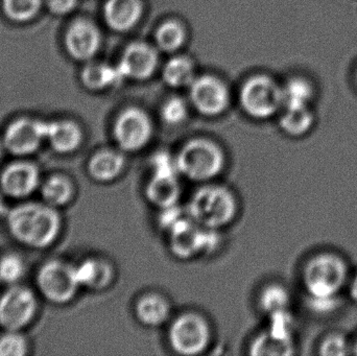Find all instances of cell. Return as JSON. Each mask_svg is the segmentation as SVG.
Instances as JSON below:
<instances>
[{
  "instance_id": "1",
  "label": "cell",
  "mask_w": 357,
  "mask_h": 356,
  "mask_svg": "<svg viewBox=\"0 0 357 356\" xmlns=\"http://www.w3.org/2000/svg\"><path fill=\"white\" fill-rule=\"evenodd\" d=\"M10 234L21 244L31 248L42 249L50 246L58 238L61 219L50 205H20L8 215Z\"/></svg>"
},
{
  "instance_id": "2",
  "label": "cell",
  "mask_w": 357,
  "mask_h": 356,
  "mask_svg": "<svg viewBox=\"0 0 357 356\" xmlns=\"http://www.w3.org/2000/svg\"><path fill=\"white\" fill-rule=\"evenodd\" d=\"M189 217L197 225L218 230L229 225L237 213V202L228 188L206 185L195 192L187 205Z\"/></svg>"
},
{
  "instance_id": "3",
  "label": "cell",
  "mask_w": 357,
  "mask_h": 356,
  "mask_svg": "<svg viewBox=\"0 0 357 356\" xmlns=\"http://www.w3.org/2000/svg\"><path fill=\"white\" fill-rule=\"evenodd\" d=\"M181 175L192 181H209L225 167V154L215 142L205 138L189 140L177 155Z\"/></svg>"
},
{
  "instance_id": "4",
  "label": "cell",
  "mask_w": 357,
  "mask_h": 356,
  "mask_svg": "<svg viewBox=\"0 0 357 356\" xmlns=\"http://www.w3.org/2000/svg\"><path fill=\"white\" fill-rule=\"evenodd\" d=\"M303 278L310 299H335L347 279V268L340 257L321 254L308 261Z\"/></svg>"
},
{
  "instance_id": "5",
  "label": "cell",
  "mask_w": 357,
  "mask_h": 356,
  "mask_svg": "<svg viewBox=\"0 0 357 356\" xmlns=\"http://www.w3.org/2000/svg\"><path fill=\"white\" fill-rule=\"evenodd\" d=\"M241 102L245 112L253 118H268L283 105L282 88L266 75H256L241 88Z\"/></svg>"
},
{
  "instance_id": "6",
  "label": "cell",
  "mask_w": 357,
  "mask_h": 356,
  "mask_svg": "<svg viewBox=\"0 0 357 356\" xmlns=\"http://www.w3.org/2000/svg\"><path fill=\"white\" fill-rule=\"evenodd\" d=\"M210 338L207 321L197 314L180 316L169 328V343L178 355H201L209 345Z\"/></svg>"
},
{
  "instance_id": "7",
  "label": "cell",
  "mask_w": 357,
  "mask_h": 356,
  "mask_svg": "<svg viewBox=\"0 0 357 356\" xmlns=\"http://www.w3.org/2000/svg\"><path fill=\"white\" fill-rule=\"evenodd\" d=\"M153 123L142 109L131 107L115 119L113 137L121 150L138 152L148 146L153 137Z\"/></svg>"
},
{
  "instance_id": "8",
  "label": "cell",
  "mask_w": 357,
  "mask_h": 356,
  "mask_svg": "<svg viewBox=\"0 0 357 356\" xmlns=\"http://www.w3.org/2000/svg\"><path fill=\"white\" fill-rule=\"evenodd\" d=\"M37 284L44 297L59 304L73 300L81 288L75 268L58 261H50L40 269Z\"/></svg>"
},
{
  "instance_id": "9",
  "label": "cell",
  "mask_w": 357,
  "mask_h": 356,
  "mask_svg": "<svg viewBox=\"0 0 357 356\" xmlns=\"http://www.w3.org/2000/svg\"><path fill=\"white\" fill-rule=\"evenodd\" d=\"M37 300L29 288L14 286L0 298V325L10 332L25 327L35 317Z\"/></svg>"
},
{
  "instance_id": "10",
  "label": "cell",
  "mask_w": 357,
  "mask_h": 356,
  "mask_svg": "<svg viewBox=\"0 0 357 356\" xmlns=\"http://www.w3.org/2000/svg\"><path fill=\"white\" fill-rule=\"evenodd\" d=\"M47 123L22 117L13 121L4 133V148L14 155L24 156L33 154L46 140Z\"/></svg>"
},
{
  "instance_id": "11",
  "label": "cell",
  "mask_w": 357,
  "mask_h": 356,
  "mask_svg": "<svg viewBox=\"0 0 357 356\" xmlns=\"http://www.w3.org/2000/svg\"><path fill=\"white\" fill-rule=\"evenodd\" d=\"M190 100L193 107L206 116L222 114L229 106V90L218 77L203 75L195 77L190 86Z\"/></svg>"
},
{
  "instance_id": "12",
  "label": "cell",
  "mask_w": 357,
  "mask_h": 356,
  "mask_svg": "<svg viewBox=\"0 0 357 356\" xmlns=\"http://www.w3.org/2000/svg\"><path fill=\"white\" fill-rule=\"evenodd\" d=\"M64 44L71 58L86 62L91 60L100 49L102 35L92 21L75 19L65 31Z\"/></svg>"
},
{
  "instance_id": "13",
  "label": "cell",
  "mask_w": 357,
  "mask_h": 356,
  "mask_svg": "<svg viewBox=\"0 0 357 356\" xmlns=\"http://www.w3.org/2000/svg\"><path fill=\"white\" fill-rule=\"evenodd\" d=\"M158 63V52L153 46L144 42H135L126 48L117 66L125 79L142 81L152 77Z\"/></svg>"
},
{
  "instance_id": "14",
  "label": "cell",
  "mask_w": 357,
  "mask_h": 356,
  "mask_svg": "<svg viewBox=\"0 0 357 356\" xmlns=\"http://www.w3.org/2000/svg\"><path fill=\"white\" fill-rule=\"evenodd\" d=\"M39 181V171L29 162L13 163L0 176L2 190L13 198H23L33 194Z\"/></svg>"
},
{
  "instance_id": "15",
  "label": "cell",
  "mask_w": 357,
  "mask_h": 356,
  "mask_svg": "<svg viewBox=\"0 0 357 356\" xmlns=\"http://www.w3.org/2000/svg\"><path fill=\"white\" fill-rule=\"evenodd\" d=\"M142 0H107L104 6L107 24L117 31L133 29L142 18Z\"/></svg>"
},
{
  "instance_id": "16",
  "label": "cell",
  "mask_w": 357,
  "mask_h": 356,
  "mask_svg": "<svg viewBox=\"0 0 357 356\" xmlns=\"http://www.w3.org/2000/svg\"><path fill=\"white\" fill-rule=\"evenodd\" d=\"M46 140L56 152L69 154L81 146L83 132L75 121H52L46 125Z\"/></svg>"
},
{
  "instance_id": "17",
  "label": "cell",
  "mask_w": 357,
  "mask_h": 356,
  "mask_svg": "<svg viewBox=\"0 0 357 356\" xmlns=\"http://www.w3.org/2000/svg\"><path fill=\"white\" fill-rule=\"evenodd\" d=\"M149 202L159 209L178 204L181 196L178 176L155 175L148 182L146 189Z\"/></svg>"
},
{
  "instance_id": "18",
  "label": "cell",
  "mask_w": 357,
  "mask_h": 356,
  "mask_svg": "<svg viewBox=\"0 0 357 356\" xmlns=\"http://www.w3.org/2000/svg\"><path fill=\"white\" fill-rule=\"evenodd\" d=\"M126 158L117 150H105L96 153L88 163L89 175L102 183L114 181L123 173Z\"/></svg>"
},
{
  "instance_id": "19",
  "label": "cell",
  "mask_w": 357,
  "mask_h": 356,
  "mask_svg": "<svg viewBox=\"0 0 357 356\" xmlns=\"http://www.w3.org/2000/svg\"><path fill=\"white\" fill-rule=\"evenodd\" d=\"M75 268L79 286L91 290H104L114 277L113 268L102 259H86Z\"/></svg>"
},
{
  "instance_id": "20",
  "label": "cell",
  "mask_w": 357,
  "mask_h": 356,
  "mask_svg": "<svg viewBox=\"0 0 357 356\" xmlns=\"http://www.w3.org/2000/svg\"><path fill=\"white\" fill-rule=\"evenodd\" d=\"M83 85L92 91L113 88L125 79L119 66H111L106 63H88L81 73Z\"/></svg>"
},
{
  "instance_id": "21",
  "label": "cell",
  "mask_w": 357,
  "mask_h": 356,
  "mask_svg": "<svg viewBox=\"0 0 357 356\" xmlns=\"http://www.w3.org/2000/svg\"><path fill=\"white\" fill-rule=\"evenodd\" d=\"M135 313L140 323L150 327H157L169 320L171 307L165 297L158 294H148L137 301Z\"/></svg>"
},
{
  "instance_id": "22",
  "label": "cell",
  "mask_w": 357,
  "mask_h": 356,
  "mask_svg": "<svg viewBox=\"0 0 357 356\" xmlns=\"http://www.w3.org/2000/svg\"><path fill=\"white\" fill-rule=\"evenodd\" d=\"M195 79V64L185 56H174L163 69V79L173 88L188 87Z\"/></svg>"
},
{
  "instance_id": "23",
  "label": "cell",
  "mask_w": 357,
  "mask_h": 356,
  "mask_svg": "<svg viewBox=\"0 0 357 356\" xmlns=\"http://www.w3.org/2000/svg\"><path fill=\"white\" fill-rule=\"evenodd\" d=\"M291 340L281 338L270 330L262 332L252 343L250 353L252 355H291Z\"/></svg>"
},
{
  "instance_id": "24",
  "label": "cell",
  "mask_w": 357,
  "mask_h": 356,
  "mask_svg": "<svg viewBox=\"0 0 357 356\" xmlns=\"http://www.w3.org/2000/svg\"><path fill=\"white\" fill-rule=\"evenodd\" d=\"M45 0H2V10L10 20L25 23L39 15Z\"/></svg>"
},
{
  "instance_id": "25",
  "label": "cell",
  "mask_w": 357,
  "mask_h": 356,
  "mask_svg": "<svg viewBox=\"0 0 357 356\" xmlns=\"http://www.w3.org/2000/svg\"><path fill=\"white\" fill-rule=\"evenodd\" d=\"M41 194L44 201L50 206H63L73 198V186L66 178L54 176L43 184Z\"/></svg>"
},
{
  "instance_id": "26",
  "label": "cell",
  "mask_w": 357,
  "mask_h": 356,
  "mask_svg": "<svg viewBox=\"0 0 357 356\" xmlns=\"http://www.w3.org/2000/svg\"><path fill=\"white\" fill-rule=\"evenodd\" d=\"M186 29L177 20H167L156 31L157 45L163 52H174L186 41Z\"/></svg>"
},
{
  "instance_id": "27",
  "label": "cell",
  "mask_w": 357,
  "mask_h": 356,
  "mask_svg": "<svg viewBox=\"0 0 357 356\" xmlns=\"http://www.w3.org/2000/svg\"><path fill=\"white\" fill-rule=\"evenodd\" d=\"M314 125V115L307 107L302 108H287L281 116L280 127L285 133L291 136H301L310 131Z\"/></svg>"
},
{
  "instance_id": "28",
  "label": "cell",
  "mask_w": 357,
  "mask_h": 356,
  "mask_svg": "<svg viewBox=\"0 0 357 356\" xmlns=\"http://www.w3.org/2000/svg\"><path fill=\"white\" fill-rule=\"evenodd\" d=\"M282 95L287 108L307 107L312 98V88L305 79H293L282 88Z\"/></svg>"
},
{
  "instance_id": "29",
  "label": "cell",
  "mask_w": 357,
  "mask_h": 356,
  "mask_svg": "<svg viewBox=\"0 0 357 356\" xmlns=\"http://www.w3.org/2000/svg\"><path fill=\"white\" fill-rule=\"evenodd\" d=\"M289 302V293L280 286H270L262 291L259 304L266 313H278L285 311Z\"/></svg>"
},
{
  "instance_id": "30",
  "label": "cell",
  "mask_w": 357,
  "mask_h": 356,
  "mask_svg": "<svg viewBox=\"0 0 357 356\" xmlns=\"http://www.w3.org/2000/svg\"><path fill=\"white\" fill-rule=\"evenodd\" d=\"M161 117L167 125H180L188 117V107L183 98L174 96L163 104Z\"/></svg>"
},
{
  "instance_id": "31",
  "label": "cell",
  "mask_w": 357,
  "mask_h": 356,
  "mask_svg": "<svg viewBox=\"0 0 357 356\" xmlns=\"http://www.w3.org/2000/svg\"><path fill=\"white\" fill-rule=\"evenodd\" d=\"M24 263L18 255H4L0 259V280L6 284H15L24 275Z\"/></svg>"
},
{
  "instance_id": "32",
  "label": "cell",
  "mask_w": 357,
  "mask_h": 356,
  "mask_svg": "<svg viewBox=\"0 0 357 356\" xmlns=\"http://www.w3.org/2000/svg\"><path fill=\"white\" fill-rule=\"evenodd\" d=\"M26 351V341L16 332L8 330L0 338V356H22Z\"/></svg>"
},
{
  "instance_id": "33",
  "label": "cell",
  "mask_w": 357,
  "mask_h": 356,
  "mask_svg": "<svg viewBox=\"0 0 357 356\" xmlns=\"http://www.w3.org/2000/svg\"><path fill=\"white\" fill-rule=\"evenodd\" d=\"M153 173L155 175H181L178 171L177 156L173 157L167 152H159L152 158Z\"/></svg>"
},
{
  "instance_id": "34",
  "label": "cell",
  "mask_w": 357,
  "mask_h": 356,
  "mask_svg": "<svg viewBox=\"0 0 357 356\" xmlns=\"http://www.w3.org/2000/svg\"><path fill=\"white\" fill-rule=\"evenodd\" d=\"M320 353L324 356H343L348 355L347 342L342 336H335L327 339L322 346Z\"/></svg>"
},
{
  "instance_id": "35",
  "label": "cell",
  "mask_w": 357,
  "mask_h": 356,
  "mask_svg": "<svg viewBox=\"0 0 357 356\" xmlns=\"http://www.w3.org/2000/svg\"><path fill=\"white\" fill-rule=\"evenodd\" d=\"M45 4L52 14L64 16L77 8V0H45Z\"/></svg>"
},
{
  "instance_id": "36",
  "label": "cell",
  "mask_w": 357,
  "mask_h": 356,
  "mask_svg": "<svg viewBox=\"0 0 357 356\" xmlns=\"http://www.w3.org/2000/svg\"><path fill=\"white\" fill-rule=\"evenodd\" d=\"M350 295H351L352 299L357 303V276H356L351 286H350Z\"/></svg>"
},
{
  "instance_id": "37",
  "label": "cell",
  "mask_w": 357,
  "mask_h": 356,
  "mask_svg": "<svg viewBox=\"0 0 357 356\" xmlns=\"http://www.w3.org/2000/svg\"><path fill=\"white\" fill-rule=\"evenodd\" d=\"M6 213V205H4L3 199H2L1 194H0V215Z\"/></svg>"
},
{
  "instance_id": "38",
  "label": "cell",
  "mask_w": 357,
  "mask_h": 356,
  "mask_svg": "<svg viewBox=\"0 0 357 356\" xmlns=\"http://www.w3.org/2000/svg\"><path fill=\"white\" fill-rule=\"evenodd\" d=\"M3 148H4V144H3V141H0V158H1V156H2V152H3Z\"/></svg>"
},
{
  "instance_id": "39",
  "label": "cell",
  "mask_w": 357,
  "mask_h": 356,
  "mask_svg": "<svg viewBox=\"0 0 357 356\" xmlns=\"http://www.w3.org/2000/svg\"><path fill=\"white\" fill-rule=\"evenodd\" d=\"M354 353H356V355H357V341H356V346H354Z\"/></svg>"
}]
</instances>
